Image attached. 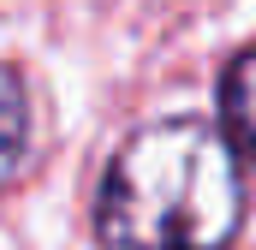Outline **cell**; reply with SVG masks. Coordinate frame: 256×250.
<instances>
[{
	"label": "cell",
	"mask_w": 256,
	"mask_h": 250,
	"mask_svg": "<svg viewBox=\"0 0 256 250\" xmlns=\"http://www.w3.org/2000/svg\"><path fill=\"white\" fill-rule=\"evenodd\" d=\"M220 137L256 161V42H244L220 72Z\"/></svg>",
	"instance_id": "7a4b0ae2"
},
{
	"label": "cell",
	"mask_w": 256,
	"mask_h": 250,
	"mask_svg": "<svg viewBox=\"0 0 256 250\" xmlns=\"http://www.w3.org/2000/svg\"><path fill=\"white\" fill-rule=\"evenodd\" d=\"M30 131H36V114H30V84L18 66L0 60V190L12 185L30 161Z\"/></svg>",
	"instance_id": "3957f363"
},
{
	"label": "cell",
	"mask_w": 256,
	"mask_h": 250,
	"mask_svg": "<svg viewBox=\"0 0 256 250\" xmlns=\"http://www.w3.org/2000/svg\"><path fill=\"white\" fill-rule=\"evenodd\" d=\"M238 220V149L191 114L137 125L96 185V250H232Z\"/></svg>",
	"instance_id": "6da1fadb"
}]
</instances>
